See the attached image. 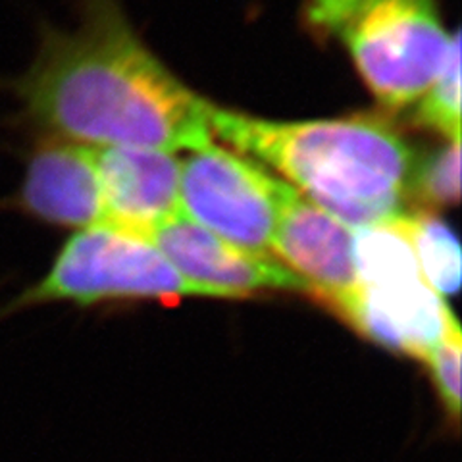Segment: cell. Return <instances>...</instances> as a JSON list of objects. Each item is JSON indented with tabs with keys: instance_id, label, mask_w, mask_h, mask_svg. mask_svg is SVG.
I'll list each match as a JSON object with an SVG mask.
<instances>
[{
	"instance_id": "6da1fadb",
	"label": "cell",
	"mask_w": 462,
	"mask_h": 462,
	"mask_svg": "<svg viewBox=\"0 0 462 462\" xmlns=\"http://www.w3.org/2000/svg\"><path fill=\"white\" fill-rule=\"evenodd\" d=\"M74 29L41 25L23 74L0 79L10 124L42 139L166 152L212 144V105L158 60L116 0H79Z\"/></svg>"
},
{
	"instance_id": "7a4b0ae2",
	"label": "cell",
	"mask_w": 462,
	"mask_h": 462,
	"mask_svg": "<svg viewBox=\"0 0 462 462\" xmlns=\"http://www.w3.org/2000/svg\"><path fill=\"white\" fill-rule=\"evenodd\" d=\"M210 129L346 227L392 224L409 212L414 151L378 116L272 122L212 106Z\"/></svg>"
},
{
	"instance_id": "3957f363",
	"label": "cell",
	"mask_w": 462,
	"mask_h": 462,
	"mask_svg": "<svg viewBox=\"0 0 462 462\" xmlns=\"http://www.w3.org/2000/svg\"><path fill=\"white\" fill-rule=\"evenodd\" d=\"M302 20L322 41H337L375 100L414 105L441 71L451 39L438 0H302Z\"/></svg>"
},
{
	"instance_id": "277c9868",
	"label": "cell",
	"mask_w": 462,
	"mask_h": 462,
	"mask_svg": "<svg viewBox=\"0 0 462 462\" xmlns=\"http://www.w3.org/2000/svg\"><path fill=\"white\" fill-rule=\"evenodd\" d=\"M183 297L226 299L220 291L185 280L149 241L98 226L76 231L45 276L0 305V324L51 302L89 307L116 299L176 302Z\"/></svg>"
},
{
	"instance_id": "5b68a950",
	"label": "cell",
	"mask_w": 462,
	"mask_h": 462,
	"mask_svg": "<svg viewBox=\"0 0 462 462\" xmlns=\"http://www.w3.org/2000/svg\"><path fill=\"white\" fill-rule=\"evenodd\" d=\"M291 185L216 144L181 162L180 208L197 226L249 253H268Z\"/></svg>"
},
{
	"instance_id": "8992f818",
	"label": "cell",
	"mask_w": 462,
	"mask_h": 462,
	"mask_svg": "<svg viewBox=\"0 0 462 462\" xmlns=\"http://www.w3.org/2000/svg\"><path fill=\"white\" fill-rule=\"evenodd\" d=\"M5 210L58 227L106 226L93 147L42 139L27 156L18 189L0 199Z\"/></svg>"
},
{
	"instance_id": "52a82bcc",
	"label": "cell",
	"mask_w": 462,
	"mask_h": 462,
	"mask_svg": "<svg viewBox=\"0 0 462 462\" xmlns=\"http://www.w3.org/2000/svg\"><path fill=\"white\" fill-rule=\"evenodd\" d=\"M161 251L185 280L245 299L258 291H305L309 285L268 253H249L197 226L187 216L154 227L144 237Z\"/></svg>"
},
{
	"instance_id": "ba28073f",
	"label": "cell",
	"mask_w": 462,
	"mask_h": 462,
	"mask_svg": "<svg viewBox=\"0 0 462 462\" xmlns=\"http://www.w3.org/2000/svg\"><path fill=\"white\" fill-rule=\"evenodd\" d=\"M270 249L331 309L339 310L360 291L353 229L312 205L293 187L283 202Z\"/></svg>"
},
{
	"instance_id": "9c48e42d",
	"label": "cell",
	"mask_w": 462,
	"mask_h": 462,
	"mask_svg": "<svg viewBox=\"0 0 462 462\" xmlns=\"http://www.w3.org/2000/svg\"><path fill=\"white\" fill-rule=\"evenodd\" d=\"M106 227L144 239L181 214V161L173 152L137 147H93Z\"/></svg>"
},
{
	"instance_id": "30bf717a",
	"label": "cell",
	"mask_w": 462,
	"mask_h": 462,
	"mask_svg": "<svg viewBox=\"0 0 462 462\" xmlns=\"http://www.w3.org/2000/svg\"><path fill=\"white\" fill-rule=\"evenodd\" d=\"M414 251L428 285L438 295H455L460 287V247L451 227L431 212H407L393 220Z\"/></svg>"
},
{
	"instance_id": "8fae6325",
	"label": "cell",
	"mask_w": 462,
	"mask_h": 462,
	"mask_svg": "<svg viewBox=\"0 0 462 462\" xmlns=\"http://www.w3.org/2000/svg\"><path fill=\"white\" fill-rule=\"evenodd\" d=\"M416 124L441 134L449 141H460V39L453 33L449 52L438 78L416 100Z\"/></svg>"
},
{
	"instance_id": "7c38bea8",
	"label": "cell",
	"mask_w": 462,
	"mask_h": 462,
	"mask_svg": "<svg viewBox=\"0 0 462 462\" xmlns=\"http://www.w3.org/2000/svg\"><path fill=\"white\" fill-rule=\"evenodd\" d=\"M409 199L420 200L431 208L457 205L460 199V141H449L416 158Z\"/></svg>"
},
{
	"instance_id": "4fadbf2b",
	"label": "cell",
	"mask_w": 462,
	"mask_h": 462,
	"mask_svg": "<svg viewBox=\"0 0 462 462\" xmlns=\"http://www.w3.org/2000/svg\"><path fill=\"white\" fill-rule=\"evenodd\" d=\"M460 328L458 322L424 353V360L431 372V380L453 420L460 416Z\"/></svg>"
}]
</instances>
